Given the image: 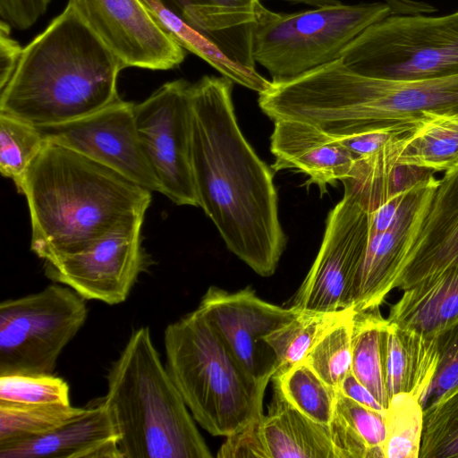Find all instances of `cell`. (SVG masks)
Instances as JSON below:
<instances>
[{"label":"cell","instance_id":"7a4b0ae2","mask_svg":"<svg viewBox=\"0 0 458 458\" xmlns=\"http://www.w3.org/2000/svg\"><path fill=\"white\" fill-rule=\"evenodd\" d=\"M21 194L30 250L45 261L89 248L114 228L145 216L151 191L64 146L46 141Z\"/></svg>","mask_w":458,"mask_h":458},{"label":"cell","instance_id":"484cf974","mask_svg":"<svg viewBox=\"0 0 458 458\" xmlns=\"http://www.w3.org/2000/svg\"><path fill=\"white\" fill-rule=\"evenodd\" d=\"M142 2L157 24L180 47L206 61L223 77L259 94L270 88L272 81L263 77L256 69L244 68L230 61L209 39L191 27L181 15L169 9L161 0Z\"/></svg>","mask_w":458,"mask_h":458},{"label":"cell","instance_id":"ffe728a7","mask_svg":"<svg viewBox=\"0 0 458 458\" xmlns=\"http://www.w3.org/2000/svg\"><path fill=\"white\" fill-rule=\"evenodd\" d=\"M233 63L256 69L253 39L266 10L261 0H161Z\"/></svg>","mask_w":458,"mask_h":458},{"label":"cell","instance_id":"9a60e30c","mask_svg":"<svg viewBox=\"0 0 458 458\" xmlns=\"http://www.w3.org/2000/svg\"><path fill=\"white\" fill-rule=\"evenodd\" d=\"M123 66L169 70L186 56L152 17L142 0H69Z\"/></svg>","mask_w":458,"mask_h":458},{"label":"cell","instance_id":"b9f144b4","mask_svg":"<svg viewBox=\"0 0 458 458\" xmlns=\"http://www.w3.org/2000/svg\"><path fill=\"white\" fill-rule=\"evenodd\" d=\"M338 391L360 404L378 411H386L372 393L352 372L344 377Z\"/></svg>","mask_w":458,"mask_h":458},{"label":"cell","instance_id":"f1b7e54d","mask_svg":"<svg viewBox=\"0 0 458 458\" xmlns=\"http://www.w3.org/2000/svg\"><path fill=\"white\" fill-rule=\"evenodd\" d=\"M274 389L310 420L329 426L337 390L322 380L305 362L271 377Z\"/></svg>","mask_w":458,"mask_h":458},{"label":"cell","instance_id":"8992f818","mask_svg":"<svg viewBox=\"0 0 458 458\" xmlns=\"http://www.w3.org/2000/svg\"><path fill=\"white\" fill-rule=\"evenodd\" d=\"M166 369L194 420L227 437L263 415L269 381L250 375L196 309L165 329Z\"/></svg>","mask_w":458,"mask_h":458},{"label":"cell","instance_id":"52a82bcc","mask_svg":"<svg viewBox=\"0 0 458 458\" xmlns=\"http://www.w3.org/2000/svg\"><path fill=\"white\" fill-rule=\"evenodd\" d=\"M391 14L386 3H338L292 13L266 8L256 27L253 58L272 81L294 78L338 59L369 25Z\"/></svg>","mask_w":458,"mask_h":458},{"label":"cell","instance_id":"4fadbf2b","mask_svg":"<svg viewBox=\"0 0 458 458\" xmlns=\"http://www.w3.org/2000/svg\"><path fill=\"white\" fill-rule=\"evenodd\" d=\"M132 102L118 98L64 123L38 127L46 141L69 148L149 191H162L141 148Z\"/></svg>","mask_w":458,"mask_h":458},{"label":"cell","instance_id":"ba28073f","mask_svg":"<svg viewBox=\"0 0 458 458\" xmlns=\"http://www.w3.org/2000/svg\"><path fill=\"white\" fill-rule=\"evenodd\" d=\"M361 75L419 80L458 74V11L390 14L369 25L339 57Z\"/></svg>","mask_w":458,"mask_h":458},{"label":"cell","instance_id":"44dd1931","mask_svg":"<svg viewBox=\"0 0 458 458\" xmlns=\"http://www.w3.org/2000/svg\"><path fill=\"white\" fill-rule=\"evenodd\" d=\"M417 125L399 135L379 152L363 157L376 174H388L396 165L437 172L458 167V114H426Z\"/></svg>","mask_w":458,"mask_h":458},{"label":"cell","instance_id":"7c38bea8","mask_svg":"<svg viewBox=\"0 0 458 458\" xmlns=\"http://www.w3.org/2000/svg\"><path fill=\"white\" fill-rule=\"evenodd\" d=\"M144 217L119 225L86 250L45 261L46 276L85 300L123 302L149 265L142 247Z\"/></svg>","mask_w":458,"mask_h":458},{"label":"cell","instance_id":"d590c367","mask_svg":"<svg viewBox=\"0 0 458 458\" xmlns=\"http://www.w3.org/2000/svg\"><path fill=\"white\" fill-rule=\"evenodd\" d=\"M439 360L436 374L420 401L425 409L458 387V318L437 335Z\"/></svg>","mask_w":458,"mask_h":458},{"label":"cell","instance_id":"1f68e13d","mask_svg":"<svg viewBox=\"0 0 458 458\" xmlns=\"http://www.w3.org/2000/svg\"><path fill=\"white\" fill-rule=\"evenodd\" d=\"M385 421V458H420L424 408L418 397L409 393L393 395Z\"/></svg>","mask_w":458,"mask_h":458},{"label":"cell","instance_id":"d4e9b609","mask_svg":"<svg viewBox=\"0 0 458 458\" xmlns=\"http://www.w3.org/2000/svg\"><path fill=\"white\" fill-rule=\"evenodd\" d=\"M329 429L335 458H385V412L360 404L337 390Z\"/></svg>","mask_w":458,"mask_h":458},{"label":"cell","instance_id":"7402d4cb","mask_svg":"<svg viewBox=\"0 0 458 458\" xmlns=\"http://www.w3.org/2000/svg\"><path fill=\"white\" fill-rule=\"evenodd\" d=\"M259 435L266 458H335L329 426L303 415L276 389Z\"/></svg>","mask_w":458,"mask_h":458},{"label":"cell","instance_id":"5b68a950","mask_svg":"<svg viewBox=\"0 0 458 458\" xmlns=\"http://www.w3.org/2000/svg\"><path fill=\"white\" fill-rule=\"evenodd\" d=\"M106 380L123 458L212 457L148 327L133 330Z\"/></svg>","mask_w":458,"mask_h":458},{"label":"cell","instance_id":"30bf717a","mask_svg":"<svg viewBox=\"0 0 458 458\" xmlns=\"http://www.w3.org/2000/svg\"><path fill=\"white\" fill-rule=\"evenodd\" d=\"M144 156L161 193L179 206L198 207L191 163V83L168 81L134 106Z\"/></svg>","mask_w":458,"mask_h":458},{"label":"cell","instance_id":"603a6c76","mask_svg":"<svg viewBox=\"0 0 458 458\" xmlns=\"http://www.w3.org/2000/svg\"><path fill=\"white\" fill-rule=\"evenodd\" d=\"M383 356L389 401L396 394L409 393L420 402L438 365L437 335H425L388 322Z\"/></svg>","mask_w":458,"mask_h":458},{"label":"cell","instance_id":"8d00e7d4","mask_svg":"<svg viewBox=\"0 0 458 458\" xmlns=\"http://www.w3.org/2000/svg\"><path fill=\"white\" fill-rule=\"evenodd\" d=\"M418 123L333 136L357 158H362L379 152L394 139L413 129Z\"/></svg>","mask_w":458,"mask_h":458},{"label":"cell","instance_id":"74e56055","mask_svg":"<svg viewBox=\"0 0 458 458\" xmlns=\"http://www.w3.org/2000/svg\"><path fill=\"white\" fill-rule=\"evenodd\" d=\"M51 0H0V21L12 29L25 30L42 16Z\"/></svg>","mask_w":458,"mask_h":458},{"label":"cell","instance_id":"f35d334b","mask_svg":"<svg viewBox=\"0 0 458 458\" xmlns=\"http://www.w3.org/2000/svg\"><path fill=\"white\" fill-rule=\"evenodd\" d=\"M260 417L250 422L242 429L226 437L220 447L217 457H264L259 435V420Z\"/></svg>","mask_w":458,"mask_h":458},{"label":"cell","instance_id":"83f0119b","mask_svg":"<svg viewBox=\"0 0 458 458\" xmlns=\"http://www.w3.org/2000/svg\"><path fill=\"white\" fill-rule=\"evenodd\" d=\"M352 310H301L291 321L266 335L263 340L276 356V369L272 377L302 361L319 339Z\"/></svg>","mask_w":458,"mask_h":458},{"label":"cell","instance_id":"9c48e42d","mask_svg":"<svg viewBox=\"0 0 458 458\" xmlns=\"http://www.w3.org/2000/svg\"><path fill=\"white\" fill-rule=\"evenodd\" d=\"M86 300L55 283L0 303V376L53 374L86 322Z\"/></svg>","mask_w":458,"mask_h":458},{"label":"cell","instance_id":"836d02e7","mask_svg":"<svg viewBox=\"0 0 458 458\" xmlns=\"http://www.w3.org/2000/svg\"><path fill=\"white\" fill-rule=\"evenodd\" d=\"M420 458H458V387L424 409Z\"/></svg>","mask_w":458,"mask_h":458},{"label":"cell","instance_id":"e0dca14e","mask_svg":"<svg viewBox=\"0 0 458 458\" xmlns=\"http://www.w3.org/2000/svg\"><path fill=\"white\" fill-rule=\"evenodd\" d=\"M458 263V167L445 173L409 240L395 288L404 290Z\"/></svg>","mask_w":458,"mask_h":458},{"label":"cell","instance_id":"5bb4252c","mask_svg":"<svg viewBox=\"0 0 458 458\" xmlns=\"http://www.w3.org/2000/svg\"><path fill=\"white\" fill-rule=\"evenodd\" d=\"M197 309L246 370L260 381H269L276 369L275 353L264 337L301 311L266 301L250 286L228 292L211 285Z\"/></svg>","mask_w":458,"mask_h":458},{"label":"cell","instance_id":"d6a6232c","mask_svg":"<svg viewBox=\"0 0 458 458\" xmlns=\"http://www.w3.org/2000/svg\"><path fill=\"white\" fill-rule=\"evenodd\" d=\"M353 314L354 310L329 329L302 360L335 390L352 372Z\"/></svg>","mask_w":458,"mask_h":458},{"label":"cell","instance_id":"60d3db41","mask_svg":"<svg viewBox=\"0 0 458 458\" xmlns=\"http://www.w3.org/2000/svg\"><path fill=\"white\" fill-rule=\"evenodd\" d=\"M295 4H305L316 7L341 3L339 0H282ZM390 7L391 14H428L437 8L424 1L418 0H385Z\"/></svg>","mask_w":458,"mask_h":458},{"label":"cell","instance_id":"cb8c5ba5","mask_svg":"<svg viewBox=\"0 0 458 458\" xmlns=\"http://www.w3.org/2000/svg\"><path fill=\"white\" fill-rule=\"evenodd\" d=\"M388 322L425 335H437L458 318V263L403 290Z\"/></svg>","mask_w":458,"mask_h":458},{"label":"cell","instance_id":"e575fe53","mask_svg":"<svg viewBox=\"0 0 458 458\" xmlns=\"http://www.w3.org/2000/svg\"><path fill=\"white\" fill-rule=\"evenodd\" d=\"M67 382L53 374L0 376V401L22 404H70Z\"/></svg>","mask_w":458,"mask_h":458},{"label":"cell","instance_id":"3957f363","mask_svg":"<svg viewBox=\"0 0 458 458\" xmlns=\"http://www.w3.org/2000/svg\"><path fill=\"white\" fill-rule=\"evenodd\" d=\"M121 60L69 4L24 48L0 90V111L37 127L90 114L117 100Z\"/></svg>","mask_w":458,"mask_h":458},{"label":"cell","instance_id":"8fae6325","mask_svg":"<svg viewBox=\"0 0 458 458\" xmlns=\"http://www.w3.org/2000/svg\"><path fill=\"white\" fill-rule=\"evenodd\" d=\"M368 238V210L344 188V197L327 215L319 250L289 307L317 312L352 309Z\"/></svg>","mask_w":458,"mask_h":458},{"label":"cell","instance_id":"4dcf8cb0","mask_svg":"<svg viewBox=\"0 0 458 458\" xmlns=\"http://www.w3.org/2000/svg\"><path fill=\"white\" fill-rule=\"evenodd\" d=\"M46 144L38 127L0 111V172L21 193L25 174Z\"/></svg>","mask_w":458,"mask_h":458},{"label":"cell","instance_id":"f546056e","mask_svg":"<svg viewBox=\"0 0 458 458\" xmlns=\"http://www.w3.org/2000/svg\"><path fill=\"white\" fill-rule=\"evenodd\" d=\"M85 409L71 403L22 404L0 401V445L50 432L80 416Z\"/></svg>","mask_w":458,"mask_h":458},{"label":"cell","instance_id":"4316f807","mask_svg":"<svg viewBox=\"0 0 458 458\" xmlns=\"http://www.w3.org/2000/svg\"><path fill=\"white\" fill-rule=\"evenodd\" d=\"M379 308L354 311L352 332V373L386 410L389 397L384 377V335L387 327Z\"/></svg>","mask_w":458,"mask_h":458},{"label":"cell","instance_id":"277c9868","mask_svg":"<svg viewBox=\"0 0 458 458\" xmlns=\"http://www.w3.org/2000/svg\"><path fill=\"white\" fill-rule=\"evenodd\" d=\"M273 119L315 124L332 135L416 123L432 114H458V74L419 80L369 77L338 58L275 81L267 98Z\"/></svg>","mask_w":458,"mask_h":458},{"label":"cell","instance_id":"d6986e66","mask_svg":"<svg viewBox=\"0 0 458 458\" xmlns=\"http://www.w3.org/2000/svg\"><path fill=\"white\" fill-rule=\"evenodd\" d=\"M0 458H123L104 401L46 434L0 445Z\"/></svg>","mask_w":458,"mask_h":458},{"label":"cell","instance_id":"6da1fadb","mask_svg":"<svg viewBox=\"0 0 458 458\" xmlns=\"http://www.w3.org/2000/svg\"><path fill=\"white\" fill-rule=\"evenodd\" d=\"M225 77L191 84V163L198 207L228 250L256 274H275L287 237L278 216L274 169L259 158L238 124Z\"/></svg>","mask_w":458,"mask_h":458},{"label":"cell","instance_id":"2e32d148","mask_svg":"<svg viewBox=\"0 0 458 458\" xmlns=\"http://www.w3.org/2000/svg\"><path fill=\"white\" fill-rule=\"evenodd\" d=\"M437 180L432 175L406 193L394 223L385 231L369 232L365 254L354 284V311L379 308L395 283L416 223Z\"/></svg>","mask_w":458,"mask_h":458},{"label":"cell","instance_id":"ab89813d","mask_svg":"<svg viewBox=\"0 0 458 458\" xmlns=\"http://www.w3.org/2000/svg\"><path fill=\"white\" fill-rule=\"evenodd\" d=\"M11 29L0 21V90L13 77L24 48L12 38Z\"/></svg>","mask_w":458,"mask_h":458},{"label":"cell","instance_id":"ac0fdd59","mask_svg":"<svg viewBox=\"0 0 458 458\" xmlns=\"http://www.w3.org/2000/svg\"><path fill=\"white\" fill-rule=\"evenodd\" d=\"M270 151L274 171L296 169L321 193L328 185L352 176L357 157L322 128L292 118L274 120Z\"/></svg>","mask_w":458,"mask_h":458}]
</instances>
